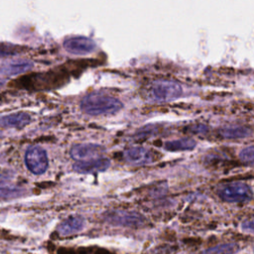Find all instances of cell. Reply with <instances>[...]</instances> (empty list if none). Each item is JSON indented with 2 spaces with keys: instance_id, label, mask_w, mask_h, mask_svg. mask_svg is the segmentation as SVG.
Wrapping results in <instances>:
<instances>
[{
  "instance_id": "6",
  "label": "cell",
  "mask_w": 254,
  "mask_h": 254,
  "mask_svg": "<svg viewBox=\"0 0 254 254\" xmlns=\"http://www.w3.org/2000/svg\"><path fill=\"white\" fill-rule=\"evenodd\" d=\"M105 152H106V149L104 146L100 144H95V143L76 144V145H73L69 150L70 157L76 162L102 157V155Z\"/></svg>"
},
{
  "instance_id": "10",
  "label": "cell",
  "mask_w": 254,
  "mask_h": 254,
  "mask_svg": "<svg viewBox=\"0 0 254 254\" xmlns=\"http://www.w3.org/2000/svg\"><path fill=\"white\" fill-rule=\"evenodd\" d=\"M85 227V220L82 216L72 215L63 220L58 226V232L61 235L68 236L80 232Z\"/></svg>"
},
{
  "instance_id": "7",
  "label": "cell",
  "mask_w": 254,
  "mask_h": 254,
  "mask_svg": "<svg viewBox=\"0 0 254 254\" xmlns=\"http://www.w3.org/2000/svg\"><path fill=\"white\" fill-rule=\"evenodd\" d=\"M64 48L73 55H86L95 50V43L87 37L76 36L66 39L64 42Z\"/></svg>"
},
{
  "instance_id": "21",
  "label": "cell",
  "mask_w": 254,
  "mask_h": 254,
  "mask_svg": "<svg viewBox=\"0 0 254 254\" xmlns=\"http://www.w3.org/2000/svg\"><path fill=\"white\" fill-rule=\"evenodd\" d=\"M0 136H1V133H0Z\"/></svg>"
},
{
  "instance_id": "3",
  "label": "cell",
  "mask_w": 254,
  "mask_h": 254,
  "mask_svg": "<svg viewBox=\"0 0 254 254\" xmlns=\"http://www.w3.org/2000/svg\"><path fill=\"white\" fill-rule=\"evenodd\" d=\"M182 86L173 80H157L151 85L150 88L151 99L158 102L175 100L182 95Z\"/></svg>"
},
{
  "instance_id": "18",
  "label": "cell",
  "mask_w": 254,
  "mask_h": 254,
  "mask_svg": "<svg viewBox=\"0 0 254 254\" xmlns=\"http://www.w3.org/2000/svg\"><path fill=\"white\" fill-rule=\"evenodd\" d=\"M23 191L21 190L11 189V190H0V196L1 197H16L19 196Z\"/></svg>"
},
{
  "instance_id": "17",
  "label": "cell",
  "mask_w": 254,
  "mask_h": 254,
  "mask_svg": "<svg viewBox=\"0 0 254 254\" xmlns=\"http://www.w3.org/2000/svg\"><path fill=\"white\" fill-rule=\"evenodd\" d=\"M253 157H254V147L250 145L248 147L243 148L239 153V159L245 163L246 165L252 166L253 165Z\"/></svg>"
},
{
  "instance_id": "14",
  "label": "cell",
  "mask_w": 254,
  "mask_h": 254,
  "mask_svg": "<svg viewBox=\"0 0 254 254\" xmlns=\"http://www.w3.org/2000/svg\"><path fill=\"white\" fill-rule=\"evenodd\" d=\"M220 135L226 139H241L252 135V130L244 126L224 127L219 131Z\"/></svg>"
},
{
  "instance_id": "19",
  "label": "cell",
  "mask_w": 254,
  "mask_h": 254,
  "mask_svg": "<svg viewBox=\"0 0 254 254\" xmlns=\"http://www.w3.org/2000/svg\"><path fill=\"white\" fill-rule=\"evenodd\" d=\"M242 228L244 231L246 232H250L253 233V220L250 219H246L242 222Z\"/></svg>"
},
{
  "instance_id": "4",
  "label": "cell",
  "mask_w": 254,
  "mask_h": 254,
  "mask_svg": "<svg viewBox=\"0 0 254 254\" xmlns=\"http://www.w3.org/2000/svg\"><path fill=\"white\" fill-rule=\"evenodd\" d=\"M103 220L114 226L137 227L143 225L145 218L140 213L130 210H109L103 215Z\"/></svg>"
},
{
  "instance_id": "1",
  "label": "cell",
  "mask_w": 254,
  "mask_h": 254,
  "mask_svg": "<svg viewBox=\"0 0 254 254\" xmlns=\"http://www.w3.org/2000/svg\"><path fill=\"white\" fill-rule=\"evenodd\" d=\"M123 107L122 102L111 95L101 92H92L85 95L80 101V109L88 115H110Z\"/></svg>"
},
{
  "instance_id": "16",
  "label": "cell",
  "mask_w": 254,
  "mask_h": 254,
  "mask_svg": "<svg viewBox=\"0 0 254 254\" xmlns=\"http://www.w3.org/2000/svg\"><path fill=\"white\" fill-rule=\"evenodd\" d=\"M21 52V47L8 44V43H0V57H8L13 56Z\"/></svg>"
},
{
  "instance_id": "9",
  "label": "cell",
  "mask_w": 254,
  "mask_h": 254,
  "mask_svg": "<svg viewBox=\"0 0 254 254\" xmlns=\"http://www.w3.org/2000/svg\"><path fill=\"white\" fill-rule=\"evenodd\" d=\"M124 159L133 165L140 166L150 164L154 161L153 152L145 147H131L124 152Z\"/></svg>"
},
{
  "instance_id": "20",
  "label": "cell",
  "mask_w": 254,
  "mask_h": 254,
  "mask_svg": "<svg viewBox=\"0 0 254 254\" xmlns=\"http://www.w3.org/2000/svg\"><path fill=\"white\" fill-rule=\"evenodd\" d=\"M4 83H5V81H4L2 78H0V88L4 85Z\"/></svg>"
},
{
  "instance_id": "12",
  "label": "cell",
  "mask_w": 254,
  "mask_h": 254,
  "mask_svg": "<svg viewBox=\"0 0 254 254\" xmlns=\"http://www.w3.org/2000/svg\"><path fill=\"white\" fill-rule=\"evenodd\" d=\"M33 64L26 60L0 63V73L5 75H17L31 69Z\"/></svg>"
},
{
  "instance_id": "5",
  "label": "cell",
  "mask_w": 254,
  "mask_h": 254,
  "mask_svg": "<svg viewBox=\"0 0 254 254\" xmlns=\"http://www.w3.org/2000/svg\"><path fill=\"white\" fill-rule=\"evenodd\" d=\"M25 164L31 173L42 175L49 167L48 155L42 147L31 146L26 150Z\"/></svg>"
},
{
  "instance_id": "2",
  "label": "cell",
  "mask_w": 254,
  "mask_h": 254,
  "mask_svg": "<svg viewBox=\"0 0 254 254\" xmlns=\"http://www.w3.org/2000/svg\"><path fill=\"white\" fill-rule=\"evenodd\" d=\"M217 193L222 200L231 203L248 202L253 196L251 188L247 184L241 182L225 184L218 189Z\"/></svg>"
},
{
  "instance_id": "15",
  "label": "cell",
  "mask_w": 254,
  "mask_h": 254,
  "mask_svg": "<svg viewBox=\"0 0 254 254\" xmlns=\"http://www.w3.org/2000/svg\"><path fill=\"white\" fill-rule=\"evenodd\" d=\"M238 251V245L235 243L220 244L206 249L203 254H233Z\"/></svg>"
},
{
  "instance_id": "11",
  "label": "cell",
  "mask_w": 254,
  "mask_h": 254,
  "mask_svg": "<svg viewBox=\"0 0 254 254\" xmlns=\"http://www.w3.org/2000/svg\"><path fill=\"white\" fill-rule=\"evenodd\" d=\"M31 115L27 112H15L0 117V125L6 128L22 129L31 122Z\"/></svg>"
},
{
  "instance_id": "8",
  "label": "cell",
  "mask_w": 254,
  "mask_h": 254,
  "mask_svg": "<svg viewBox=\"0 0 254 254\" xmlns=\"http://www.w3.org/2000/svg\"><path fill=\"white\" fill-rule=\"evenodd\" d=\"M110 166V160L107 158L99 157L86 161H77L73 165V170L80 174H91L97 172H103Z\"/></svg>"
},
{
  "instance_id": "13",
  "label": "cell",
  "mask_w": 254,
  "mask_h": 254,
  "mask_svg": "<svg viewBox=\"0 0 254 254\" xmlns=\"http://www.w3.org/2000/svg\"><path fill=\"white\" fill-rule=\"evenodd\" d=\"M196 146V142L190 138H181L177 140L167 141L164 145V148L171 152L178 151H190L194 149Z\"/></svg>"
}]
</instances>
